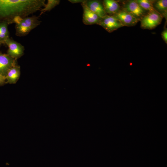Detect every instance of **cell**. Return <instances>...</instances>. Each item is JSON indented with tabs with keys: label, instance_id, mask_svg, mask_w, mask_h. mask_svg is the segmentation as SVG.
Wrapping results in <instances>:
<instances>
[{
	"label": "cell",
	"instance_id": "1",
	"mask_svg": "<svg viewBox=\"0 0 167 167\" xmlns=\"http://www.w3.org/2000/svg\"><path fill=\"white\" fill-rule=\"evenodd\" d=\"M45 0H0V22L8 25L40 11Z\"/></svg>",
	"mask_w": 167,
	"mask_h": 167
},
{
	"label": "cell",
	"instance_id": "2",
	"mask_svg": "<svg viewBox=\"0 0 167 167\" xmlns=\"http://www.w3.org/2000/svg\"><path fill=\"white\" fill-rule=\"evenodd\" d=\"M39 17L35 15L28 16L15 24V35L22 37L28 35L32 30L41 24V21L39 19Z\"/></svg>",
	"mask_w": 167,
	"mask_h": 167
},
{
	"label": "cell",
	"instance_id": "3",
	"mask_svg": "<svg viewBox=\"0 0 167 167\" xmlns=\"http://www.w3.org/2000/svg\"><path fill=\"white\" fill-rule=\"evenodd\" d=\"M163 16L157 11L148 12L141 19V25L145 29H152L160 24Z\"/></svg>",
	"mask_w": 167,
	"mask_h": 167
},
{
	"label": "cell",
	"instance_id": "4",
	"mask_svg": "<svg viewBox=\"0 0 167 167\" xmlns=\"http://www.w3.org/2000/svg\"><path fill=\"white\" fill-rule=\"evenodd\" d=\"M5 45L8 47L6 54L11 58L17 59L24 54V46L12 39L9 38L5 41Z\"/></svg>",
	"mask_w": 167,
	"mask_h": 167
},
{
	"label": "cell",
	"instance_id": "5",
	"mask_svg": "<svg viewBox=\"0 0 167 167\" xmlns=\"http://www.w3.org/2000/svg\"><path fill=\"white\" fill-rule=\"evenodd\" d=\"M98 24L109 32H112L123 26L114 16L108 15L101 19Z\"/></svg>",
	"mask_w": 167,
	"mask_h": 167
},
{
	"label": "cell",
	"instance_id": "6",
	"mask_svg": "<svg viewBox=\"0 0 167 167\" xmlns=\"http://www.w3.org/2000/svg\"><path fill=\"white\" fill-rule=\"evenodd\" d=\"M140 20L146 14V11L134 0L128 1L123 9Z\"/></svg>",
	"mask_w": 167,
	"mask_h": 167
},
{
	"label": "cell",
	"instance_id": "7",
	"mask_svg": "<svg viewBox=\"0 0 167 167\" xmlns=\"http://www.w3.org/2000/svg\"><path fill=\"white\" fill-rule=\"evenodd\" d=\"M17 64V59L13 58L6 54L0 51V73L6 76L8 70Z\"/></svg>",
	"mask_w": 167,
	"mask_h": 167
},
{
	"label": "cell",
	"instance_id": "8",
	"mask_svg": "<svg viewBox=\"0 0 167 167\" xmlns=\"http://www.w3.org/2000/svg\"><path fill=\"white\" fill-rule=\"evenodd\" d=\"M118 19L123 26H131L135 25L139 21L133 15L123 9L113 15Z\"/></svg>",
	"mask_w": 167,
	"mask_h": 167
},
{
	"label": "cell",
	"instance_id": "9",
	"mask_svg": "<svg viewBox=\"0 0 167 167\" xmlns=\"http://www.w3.org/2000/svg\"><path fill=\"white\" fill-rule=\"evenodd\" d=\"M84 2L81 3L83 10V22L84 24L88 25L98 24L101 18L90 11Z\"/></svg>",
	"mask_w": 167,
	"mask_h": 167
},
{
	"label": "cell",
	"instance_id": "10",
	"mask_svg": "<svg viewBox=\"0 0 167 167\" xmlns=\"http://www.w3.org/2000/svg\"><path fill=\"white\" fill-rule=\"evenodd\" d=\"M84 3L90 11L96 14L100 18L107 15L101 2L96 0H86Z\"/></svg>",
	"mask_w": 167,
	"mask_h": 167
},
{
	"label": "cell",
	"instance_id": "11",
	"mask_svg": "<svg viewBox=\"0 0 167 167\" xmlns=\"http://www.w3.org/2000/svg\"><path fill=\"white\" fill-rule=\"evenodd\" d=\"M103 5L107 15H113L117 13L120 10V6L118 2L113 0H104Z\"/></svg>",
	"mask_w": 167,
	"mask_h": 167
},
{
	"label": "cell",
	"instance_id": "12",
	"mask_svg": "<svg viewBox=\"0 0 167 167\" xmlns=\"http://www.w3.org/2000/svg\"><path fill=\"white\" fill-rule=\"evenodd\" d=\"M20 75V68L17 64L11 68L6 75L7 83L15 84L19 79Z\"/></svg>",
	"mask_w": 167,
	"mask_h": 167
},
{
	"label": "cell",
	"instance_id": "13",
	"mask_svg": "<svg viewBox=\"0 0 167 167\" xmlns=\"http://www.w3.org/2000/svg\"><path fill=\"white\" fill-rule=\"evenodd\" d=\"M8 25L6 23L0 22V44L1 45H5L6 41L10 38Z\"/></svg>",
	"mask_w": 167,
	"mask_h": 167
},
{
	"label": "cell",
	"instance_id": "14",
	"mask_svg": "<svg viewBox=\"0 0 167 167\" xmlns=\"http://www.w3.org/2000/svg\"><path fill=\"white\" fill-rule=\"evenodd\" d=\"M59 0H48L46 4H45L44 7L40 11L41 12L40 15H42L46 11H50L56 6L59 4Z\"/></svg>",
	"mask_w": 167,
	"mask_h": 167
},
{
	"label": "cell",
	"instance_id": "15",
	"mask_svg": "<svg viewBox=\"0 0 167 167\" xmlns=\"http://www.w3.org/2000/svg\"><path fill=\"white\" fill-rule=\"evenodd\" d=\"M136 2L146 11L151 12L156 11L154 7L153 2L148 0H137Z\"/></svg>",
	"mask_w": 167,
	"mask_h": 167
},
{
	"label": "cell",
	"instance_id": "16",
	"mask_svg": "<svg viewBox=\"0 0 167 167\" xmlns=\"http://www.w3.org/2000/svg\"><path fill=\"white\" fill-rule=\"evenodd\" d=\"M154 6L159 11L165 15L167 13V0H159L156 2Z\"/></svg>",
	"mask_w": 167,
	"mask_h": 167
},
{
	"label": "cell",
	"instance_id": "17",
	"mask_svg": "<svg viewBox=\"0 0 167 167\" xmlns=\"http://www.w3.org/2000/svg\"><path fill=\"white\" fill-rule=\"evenodd\" d=\"M7 83L6 77L0 73V86Z\"/></svg>",
	"mask_w": 167,
	"mask_h": 167
},
{
	"label": "cell",
	"instance_id": "18",
	"mask_svg": "<svg viewBox=\"0 0 167 167\" xmlns=\"http://www.w3.org/2000/svg\"><path fill=\"white\" fill-rule=\"evenodd\" d=\"M162 37L165 42L167 43V29L164 30L161 33Z\"/></svg>",
	"mask_w": 167,
	"mask_h": 167
},
{
	"label": "cell",
	"instance_id": "19",
	"mask_svg": "<svg viewBox=\"0 0 167 167\" xmlns=\"http://www.w3.org/2000/svg\"><path fill=\"white\" fill-rule=\"evenodd\" d=\"M84 0H69L68 1L72 3H83L86 1Z\"/></svg>",
	"mask_w": 167,
	"mask_h": 167
},
{
	"label": "cell",
	"instance_id": "20",
	"mask_svg": "<svg viewBox=\"0 0 167 167\" xmlns=\"http://www.w3.org/2000/svg\"><path fill=\"white\" fill-rule=\"evenodd\" d=\"M2 45L0 44V47Z\"/></svg>",
	"mask_w": 167,
	"mask_h": 167
}]
</instances>
